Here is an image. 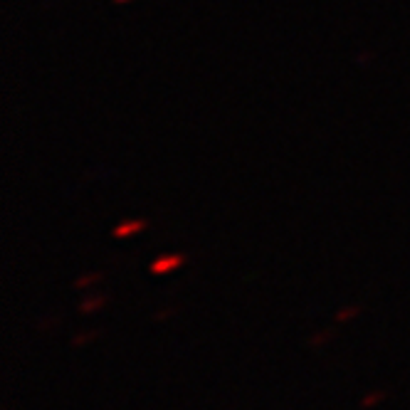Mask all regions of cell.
Masks as SVG:
<instances>
[{"instance_id":"1","label":"cell","mask_w":410,"mask_h":410,"mask_svg":"<svg viewBox=\"0 0 410 410\" xmlns=\"http://www.w3.org/2000/svg\"><path fill=\"white\" fill-rule=\"evenodd\" d=\"M183 264V257L180 255H168V257H161V259H156L153 262V272H171V269H176V267H180Z\"/></svg>"},{"instance_id":"2","label":"cell","mask_w":410,"mask_h":410,"mask_svg":"<svg viewBox=\"0 0 410 410\" xmlns=\"http://www.w3.org/2000/svg\"><path fill=\"white\" fill-rule=\"evenodd\" d=\"M144 227V222H124V225H119L117 230H114V235L117 237H126V235H134V232H139Z\"/></svg>"},{"instance_id":"3","label":"cell","mask_w":410,"mask_h":410,"mask_svg":"<svg viewBox=\"0 0 410 410\" xmlns=\"http://www.w3.org/2000/svg\"><path fill=\"white\" fill-rule=\"evenodd\" d=\"M383 396H386V393H383V391H373V393H368V396L361 401V408H373V406H378V403L383 401Z\"/></svg>"},{"instance_id":"4","label":"cell","mask_w":410,"mask_h":410,"mask_svg":"<svg viewBox=\"0 0 410 410\" xmlns=\"http://www.w3.org/2000/svg\"><path fill=\"white\" fill-rule=\"evenodd\" d=\"M102 304H104V297H92V299H87V302H82L80 311H85V314H90V311L102 309Z\"/></svg>"},{"instance_id":"5","label":"cell","mask_w":410,"mask_h":410,"mask_svg":"<svg viewBox=\"0 0 410 410\" xmlns=\"http://www.w3.org/2000/svg\"><path fill=\"white\" fill-rule=\"evenodd\" d=\"M356 314H359V307H349V309H344L336 314V321H346L349 316H356Z\"/></svg>"},{"instance_id":"6","label":"cell","mask_w":410,"mask_h":410,"mask_svg":"<svg viewBox=\"0 0 410 410\" xmlns=\"http://www.w3.org/2000/svg\"><path fill=\"white\" fill-rule=\"evenodd\" d=\"M97 279H99V274H92V277H85V279H80V282H77V287H87V284L97 282Z\"/></svg>"},{"instance_id":"7","label":"cell","mask_w":410,"mask_h":410,"mask_svg":"<svg viewBox=\"0 0 410 410\" xmlns=\"http://www.w3.org/2000/svg\"><path fill=\"white\" fill-rule=\"evenodd\" d=\"M95 336H97V334H85V336H77V339H75V344H77V346H80V344H87V341H90V339H95Z\"/></svg>"},{"instance_id":"8","label":"cell","mask_w":410,"mask_h":410,"mask_svg":"<svg viewBox=\"0 0 410 410\" xmlns=\"http://www.w3.org/2000/svg\"><path fill=\"white\" fill-rule=\"evenodd\" d=\"M329 339V334H321V336H314V339H311V344H321V341H326Z\"/></svg>"},{"instance_id":"9","label":"cell","mask_w":410,"mask_h":410,"mask_svg":"<svg viewBox=\"0 0 410 410\" xmlns=\"http://www.w3.org/2000/svg\"><path fill=\"white\" fill-rule=\"evenodd\" d=\"M119 3H126V0H119Z\"/></svg>"}]
</instances>
